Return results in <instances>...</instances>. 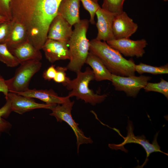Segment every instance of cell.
Masks as SVG:
<instances>
[{"instance_id":"obj_1","label":"cell","mask_w":168,"mask_h":168,"mask_svg":"<svg viewBox=\"0 0 168 168\" xmlns=\"http://www.w3.org/2000/svg\"><path fill=\"white\" fill-rule=\"evenodd\" d=\"M89 43V52L99 58L112 74L124 77L135 75V64L132 59L124 58L105 41L95 39Z\"/></svg>"},{"instance_id":"obj_2","label":"cell","mask_w":168,"mask_h":168,"mask_svg":"<svg viewBox=\"0 0 168 168\" xmlns=\"http://www.w3.org/2000/svg\"><path fill=\"white\" fill-rule=\"evenodd\" d=\"M89 22L84 19L74 24V30L68 42L70 62L66 67L76 73L81 71L89 52V41L86 37Z\"/></svg>"},{"instance_id":"obj_3","label":"cell","mask_w":168,"mask_h":168,"mask_svg":"<svg viewBox=\"0 0 168 168\" xmlns=\"http://www.w3.org/2000/svg\"><path fill=\"white\" fill-rule=\"evenodd\" d=\"M77 77L71 80L66 86L71 90L68 94L70 97L75 96L77 100L81 99L86 103L94 105L103 102L107 96V94L98 95L89 88L90 82L95 80L92 70L89 67L85 71H81L76 73Z\"/></svg>"},{"instance_id":"obj_4","label":"cell","mask_w":168,"mask_h":168,"mask_svg":"<svg viewBox=\"0 0 168 168\" xmlns=\"http://www.w3.org/2000/svg\"><path fill=\"white\" fill-rule=\"evenodd\" d=\"M14 76L5 80L9 91L15 93L24 92L29 88L32 77L39 71L42 66L40 61L30 60L21 63Z\"/></svg>"},{"instance_id":"obj_5","label":"cell","mask_w":168,"mask_h":168,"mask_svg":"<svg viewBox=\"0 0 168 168\" xmlns=\"http://www.w3.org/2000/svg\"><path fill=\"white\" fill-rule=\"evenodd\" d=\"M74 103V101H71L70 100L62 104H57L51 110L52 112L49 115L55 117L57 122H65L72 128L76 136L77 152L78 153L81 145L91 144L93 141L90 137L85 135L78 127L79 124L73 119L71 111Z\"/></svg>"},{"instance_id":"obj_6","label":"cell","mask_w":168,"mask_h":168,"mask_svg":"<svg viewBox=\"0 0 168 168\" xmlns=\"http://www.w3.org/2000/svg\"><path fill=\"white\" fill-rule=\"evenodd\" d=\"M112 129L117 132L124 138V141L121 143L118 144H109L108 145L109 147L113 150L120 149L127 152V150H126L124 147V145L125 144L132 143L140 144L145 149L147 154L146 158L144 163L141 166L142 167L146 164L148 161V157L151 153L154 152H159L167 155L166 153L161 150L160 147L157 143V138L158 132L156 133L155 135L152 143H151L148 140L146 139V137L144 135H142L140 136H137L134 135L133 133L134 127L133 123L129 119L128 120V125L126 127L127 133V136L126 137H124L121 135L118 129L115 128H112Z\"/></svg>"},{"instance_id":"obj_7","label":"cell","mask_w":168,"mask_h":168,"mask_svg":"<svg viewBox=\"0 0 168 168\" xmlns=\"http://www.w3.org/2000/svg\"><path fill=\"white\" fill-rule=\"evenodd\" d=\"M151 78L142 75L124 77L112 74L111 82L116 90L124 91L128 96L135 98Z\"/></svg>"},{"instance_id":"obj_8","label":"cell","mask_w":168,"mask_h":168,"mask_svg":"<svg viewBox=\"0 0 168 168\" xmlns=\"http://www.w3.org/2000/svg\"><path fill=\"white\" fill-rule=\"evenodd\" d=\"M110 46L118 50L125 57H142L145 52L144 48L148 44L144 39L133 40L129 38H123L107 41Z\"/></svg>"},{"instance_id":"obj_9","label":"cell","mask_w":168,"mask_h":168,"mask_svg":"<svg viewBox=\"0 0 168 168\" xmlns=\"http://www.w3.org/2000/svg\"><path fill=\"white\" fill-rule=\"evenodd\" d=\"M7 98H8L10 100L12 112L20 114H22L35 109H45L51 110L56 105L38 103L35 101L33 98L10 92L8 94Z\"/></svg>"},{"instance_id":"obj_10","label":"cell","mask_w":168,"mask_h":168,"mask_svg":"<svg viewBox=\"0 0 168 168\" xmlns=\"http://www.w3.org/2000/svg\"><path fill=\"white\" fill-rule=\"evenodd\" d=\"M138 27L137 24L125 12L115 15L112 25L115 39L129 38L136 32Z\"/></svg>"},{"instance_id":"obj_11","label":"cell","mask_w":168,"mask_h":168,"mask_svg":"<svg viewBox=\"0 0 168 168\" xmlns=\"http://www.w3.org/2000/svg\"><path fill=\"white\" fill-rule=\"evenodd\" d=\"M96 14L97 17L96 24L98 30L96 40L107 42L114 39L112 25L115 14L100 7Z\"/></svg>"},{"instance_id":"obj_12","label":"cell","mask_w":168,"mask_h":168,"mask_svg":"<svg viewBox=\"0 0 168 168\" xmlns=\"http://www.w3.org/2000/svg\"><path fill=\"white\" fill-rule=\"evenodd\" d=\"M42 49L46 59L53 63L59 60L70 59L68 43L47 39Z\"/></svg>"},{"instance_id":"obj_13","label":"cell","mask_w":168,"mask_h":168,"mask_svg":"<svg viewBox=\"0 0 168 168\" xmlns=\"http://www.w3.org/2000/svg\"><path fill=\"white\" fill-rule=\"evenodd\" d=\"M72 26L61 16L57 14L50 25L47 38L68 43L73 32Z\"/></svg>"},{"instance_id":"obj_14","label":"cell","mask_w":168,"mask_h":168,"mask_svg":"<svg viewBox=\"0 0 168 168\" xmlns=\"http://www.w3.org/2000/svg\"><path fill=\"white\" fill-rule=\"evenodd\" d=\"M18 95L39 99L46 103L51 104H61L70 100V97L67 96H59L52 89H29L24 92L16 93Z\"/></svg>"},{"instance_id":"obj_15","label":"cell","mask_w":168,"mask_h":168,"mask_svg":"<svg viewBox=\"0 0 168 168\" xmlns=\"http://www.w3.org/2000/svg\"><path fill=\"white\" fill-rule=\"evenodd\" d=\"M20 63L30 60L40 61L42 54L28 39L9 50Z\"/></svg>"},{"instance_id":"obj_16","label":"cell","mask_w":168,"mask_h":168,"mask_svg":"<svg viewBox=\"0 0 168 168\" xmlns=\"http://www.w3.org/2000/svg\"><path fill=\"white\" fill-rule=\"evenodd\" d=\"M80 0H62L58 10L57 14L61 16L71 26L78 22Z\"/></svg>"},{"instance_id":"obj_17","label":"cell","mask_w":168,"mask_h":168,"mask_svg":"<svg viewBox=\"0 0 168 168\" xmlns=\"http://www.w3.org/2000/svg\"><path fill=\"white\" fill-rule=\"evenodd\" d=\"M11 21L9 33L3 43L9 50L28 40L27 32L25 26L19 22L12 20Z\"/></svg>"},{"instance_id":"obj_18","label":"cell","mask_w":168,"mask_h":168,"mask_svg":"<svg viewBox=\"0 0 168 168\" xmlns=\"http://www.w3.org/2000/svg\"><path fill=\"white\" fill-rule=\"evenodd\" d=\"M85 63L92 68L95 80L96 81L108 80L111 81L112 74L100 59L96 55L89 52Z\"/></svg>"},{"instance_id":"obj_19","label":"cell","mask_w":168,"mask_h":168,"mask_svg":"<svg viewBox=\"0 0 168 168\" xmlns=\"http://www.w3.org/2000/svg\"><path fill=\"white\" fill-rule=\"evenodd\" d=\"M6 100L4 105L0 108V137L3 133H9L12 127L11 124L5 119L8 118L12 112L10 100L7 98Z\"/></svg>"},{"instance_id":"obj_20","label":"cell","mask_w":168,"mask_h":168,"mask_svg":"<svg viewBox=\"0 0 168 168\" xmlns=\"http://www.w3.org/2000/svg\"><path fill=\"white\" fill-rule=\"evenodd\" d=\"M135 72L140 75L148 73L153 75L167 74L168 73V64L160 66H153L142 63L138 65L135 64Z\"/></svg>"},{"instance_id":"obj_21","label":"cell","mask_w":168,"mask_h":168,"mask_svg":"<svg viewBox=\"0 0 168 168\" xmlns=\"http://www.w3.org/2000/svg\"><path fill=\"white\" fill-rule=\"evenodd\" d=\"M0 61L7 67H14L20 64L18 59L10 52L5 44H0Z\"/></svg>"},{"instance_id":"obj_22","label":"cell","mask_w":168,"mask_h":168,"mask_svg":"<svg viewBox=\"0 0 168 168\" xmlns=\"http://www.w3.org/2000/svg\"><path fill=\"white\" fill-rule=\"evenodd\" d=\"M143 89L145 92L154 91L162 94L168 99V82L163 78L158 83L148 82Z\"/></svg>"},{"instance_id":"obj_23","label":"cell","mask_w":168,"mask_h":168,"mask_svg":"<svg viewBox=\"0 0 168 168\" xmlns=\"http://www.w3.org/2000/svg\"><path fill=\"white\" fill-rule=\"evenodd\" d=\"M125 0H104L102 8L115 15L122 12Z\"/></svg>"},{"instance_id":"obj_24","label":"cell","mask_w":168,"mask_h":168,"mask_svg":"<svg viewBox=\"0 0 168 168\" xmlns=\"http://www.w3.org/2000/svg\"><path fill=\"white\" fill-rule=\"evenodd\" d=\"M85 9L87 11L90 15L89 22L92 24H95L94 17L96 12L100 7L98 3L92 0H80Z\"/></svg>"},{"instance_id":"obj_25","label":"cell","mask_w":168,"mask_h":168,"mask_svg":"<svg viewBox=\"0 0 168 168\" xmlns=\"http://www.w3.org/2000/svg\"><path fill=\"white\" fill-rule=\"evenodd\" d=\"M56 68L57 72L53 80L55 82L61 83L66 86L71 81L70 78L66 76V72L68 70L67 67L57 66Z\"/></svg>"},{"instance_id":"obj_26","label":"cell","mask_w":168,"mask_h":168,"mask_svg":"<svg viewBox=\"0 0 168 168\" xmlns=\"http://www.w3.org/2000/svg\"><path fill=\"white\" fill-rule=\"evenodd\" d=\"M11 0H0V15L9 20H12L11 10Z\"/></svg>"},{"instance_id":"obj_27","label":"cell","mask_w":168,"mask_h":168,"mask_svg":"<svg viewBox=\"0 0 168 168\" xmlns=\"http://www.w3.org/2000/svg\"><path fill=\"white\" fill-rule=\"evenodd\" d=\"M11 20L0 24V44H3L6 40L9 33Z\"/></svg>"},{"instance_id":"obj_28","label":"cell","mask_w":168,"mask_h":168,"mask_svg":"<svg viewBox=\"0 0 168 168\" xmlns=\"http://www.w3.org/2000/svg\"><path fill=\"white\" fill-rule=\"evenodd\" d=\"M57 71L55 65H52L43 72V77L44 78L49 81L53 79L55 76Z\"/></svg>"},{"instance_id":"obj_29","label":"cell","mask_w":168,"mask_h":168,"mask_svg":"<svg viewBox=\"0 0 168 168\" xmlns=\"http://www.w3.org/2000/svg\"><path fill=\"white\" fill-rule=\"evenodd\" d=\"M0 92H2L4 94L5 96V98L6 99L9 91L5 82V80L4 79L0 74Z\"/></svg>"},{"instance_id":"obj_30","label":"cell","mask_w":168,"mask_h":168,"mask_svg":"<svg viewBox=\"0 0 168 168\" xmlns=\"http://www.w3.org/2000/svg\"><path fill=\"white\" fill-rule=\"evenodd\" d=\"M9 20L7 18L0 15V24L7 21Z\"/></svg>"},{"instance_id":"obj_31","label":"cell","mask_w":168,"mask_h":168,"mask_svg":"<svg viewBox=\"0 0 168 168\" xmlns=\"http://www.w3.org/2000/svg\"><path fill=\"white\" fill-rule=\"evenodd\" d=\"M163 0L165 2H166L168 1V0Z\"/></svg>"}]
</instances>
